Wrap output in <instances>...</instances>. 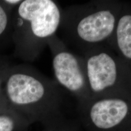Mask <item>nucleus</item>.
Segmentation results:
<instances>
[{
	"instance_id": "nucleus-1",
	"label": "nucleus",
	"mask_w": 131,
	"mask_h": 131,
	"mask_svg": "<svg viewBox=\"0 0 131 131\" xmlns=\"http://www.w3.org/2000/svg\"><path fill=\"white\" fill-rule=\"evenodd\" d=\"M3 89L10 107L29 123H42L63 114L64 91L28 64L8 66Z\"/></svg>"
},
{
	"instance_id": "nucleus-2",
	"label": "nucleus",
	"mask_w": 131,
	"mask_h": 131,
	"mask_svg": "<svg viewBox=\"0 0 131 131\" xmlns=\"http://www.w3.org/2000/svg\"><path fill=\"white\" fill-rule=\"evenodd\" d=\"M123 1L94 0L73 4L62 10L59 30L68 46L85 52L107 46L112 37ZM58 30V31H59Z\"/></svg>"
},
{
	"instance_id": "nucleus-3",
	"label": "nucleus",
	"mask_w": 131,
	"mask_h": 131,
	"mask_svg": "<svg viewBox=\"0 0 131 131\" xmlns=\"http://www.w3.org/2000/svg\"><path fill=\"white\" fill-rule=\"evenodd\" d=\"M62 10L53 0H23L12 14L14 57L24 62L38 58L57 35Z\"/></svg>"
},
{
	"instance_id": "nucleus-4",
	"label": "nucleus",
	"mask_w": 131,
	"mask_h": 131,
	"mask_svg": "<svg viewBox=\"0 0 131 131\" xmlns=\"http://www.w3.org/2000/svg\"><path fill=\"white\" fill-rule=\"evenodd\" d=\"M90 99L131 95V68L107 46L82 54Z\"/></svg>"
},
{
	"instance_id": "nucleus-5",
	"label": "nucleus",
	"mask_w": 131,
	"mask_h": 131,
	"mask_svg": "<svg viewBox=\"0 0 131 131\" xmlns=\"http://www.w3.org/2000/svg\"><path fill=\"white\" fill-rule=\"evenodd\" d=\"M77 111L86 131H131V95L91 98Z\"/></svg>"
},
{
	"instance_id": "nucleus-6",
	"label": "nucleus",
	"mask_w": 131,
	"mask_h": 131,
	"mask_svg": "<svg viewBox=\"0 0 131 131\" xmlns=\"http://www.w3.org/2000/svg\"><path fill=\"white\" fill-rule=\"evenodd\" d=\"M54 80L64 91L74 96L77 104L91 98L83 58L69 48L58 35L49 41Z\"/></svg>"
},
{
	"instance_id": "nucleus-7",
	"label": "nucleus",
	"mask_w": 131,
	"mask_h": 131,
	"mask_svg": "<svg viewBox=\"0 0 131 131\" xmlns=\"http://www.w3.org/2000/svg\"><path fill=\"white\" fill-rule=\"evenodd\" d=\"M131 68V1H124L107 45Z\"/></svg>"
},
{
	"instance_id": "nucleus-8",
	"label": "nucleus",
	"mask_w": 131,
	"mask_h": 131,
	"mask_svg": "<svg viewBox=\"0 0 131 131\" xmlns=\"http://www.w3.org/2000/svg\"><path fill=\"white\" fill-rule=\"evenodd\" d=\"M13 9L0 1V55L13 46L12 39V14Z\"/></svg>"
},
{
	"instance_id": "nucleus-9",
	"label": "nucleus",
	"mask_w": 131,
	"mask_h": 131,
	"mask_svg": "<svg viewBox=\"0 0 131 131\" xmlns=\"http://www.w3.org/2000/svg\"><path fill=\"white\" fill-rule=\"evenodd\" d=\"M45 126L42 131H80V124L78 119L66 117L64 114L42 123Z\"/></svg>"
},
{
	"instance_id": "nucleus-10",
	"label": "nucleus",
	"mask_w": 131,
	"mask_h": 131,
	"mask_svg": "<svg viewBox=\"0 0 131 131\" xmlns=\"http://www.w3.org/2000/svg\"><path fill=\"white\" fill-rule=\"evenodd\" d=\"M30 124L15 112L0 114V131H15L17 129L24 130Z\"/></svg>"
},
{
	"instance_id": "nucleus-11",
	"label": "nucleus",
	"mask_w": 131,
	"mask_h": 131,
	"mask_svg": "<svg viewBox=\"0 0 131 131\" xmlns=\"http://www.w3.org/2000/svg\"><path fill=\"white\" fill-rule=\"evenodd\" d=\"M8 66L0 70V114L15 112L12 108L10 107L6 95L4 94V89H3V83H4L5 77H6V68Z\"/></svg>"
},
{
	"instance_id": "nucleus-12",
	"label": "nucleus",
	"mask_w": 131,
	"mask_h": 131,
	"mask_svg": "<svg viewBox=\"0 0 131 131\" xmlns=\"http://www.w3.org/2000/svg\"><path fill=\"white\" fill-rule=\"evenodd\" d=\"M2 2L7 7L14 10L22 2V0H3Z\"/></svg>"
},
{
	"instance_id": "nucleus-13",
	"label": "nucleus",
	"mask_w": 131,
	"mask_h": 131,
	"mask_svg": "<svg viewBox=\"0 0 131 131\" xmlns=\"http://www.w3.org/2000/svg\"><path fill=\"white\" fill-rule=\"evenodd\" d=\"M9 64H10V62L9 57L5 55H0V70Z\"/></svg>"
}]
</instances>
